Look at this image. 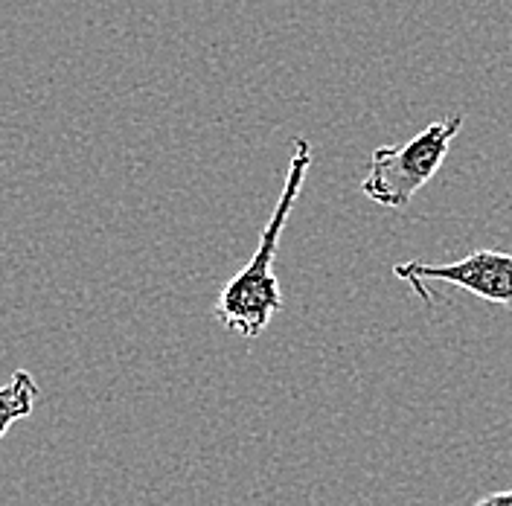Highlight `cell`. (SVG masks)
<instances>
[{
    "label": "cell",
    "mask_w": 512,
    "mask_h": 506,
    "mask_svg": "<svg viewBox=\"0 0 512 506\" xmlns=\"http://www.w3.org/2000/svg\"><path fill=\"white\" fill-rule=\"evenodd\" d=\"M315 163L312 146L306 137H297L291 143V160H288L286 184L277 198V207L271 213V219L265 224L259 245H256L251 262L224 285L219 300H216V320L224 329L242 335V338H259L271 317L283 309V294H280V283L274 274V259L280 251V236L286 230L291 210L300 198V190L306 184V175Z\"/></svg>",
    "instance_id": "cell-1"
},
{
    "label": "cell",
    "mask_w": 512,
    "mask_h": 506,
    "mask_svg": "<svg viewBox=\"0 0 512 506\" xmlns=\"http://www.w3.org/2000/svg\"><path fill=\"white\" fill-rule=\"evenodd\" d=\"M472 506H512V489H507V492H495V495H489V498H480L478 504Z\"/></svg>",
    "instance_id": "cell-5"
},
{
    "label": "cell",
    "mask_w": 512,
    "mask_h": 506,
    "mask_svg": "<svg viewBox=\"0 0 512 506\" xmlns=\"http://www.w3.org/2000/svg\"><path fill=\"white\" fill-rule=\"evenodd\" d=\"M38 396L41 390L27 370H15L6 384H0V440L18 419H27L35 411Z\"/></svg>",
    "instance_id": "cell-4"
},
{
    "label": "cell",
    "mask_w": 512,
    "mask_h": 506,
    "mask_svg": "<svg viewBox=\"0 0 512 506\" xmlns=\"http://www.w3.org/2000/svg\"><path fill=\"white\" fill-rule=\"evenodd\" d=\"M393 274L411 285L425 303H431L428 283H446L457 285L486 303L504 306L512 315V253L480 248V251L469 253L457 262H448V265L399 262V265H393Z\"/></svg>",
    "instance_id": "cell-3"
},
{
    "label": "cell",
    "mask_w": 512,
    "mask_h": 506,
    "mask_svg": "<svg viewBox=\"0 0 512 506\" xmlns=\"http://www.w3.org/2000/svg\"><path fill=\"white\" fill-rule=\"evenodd\" d=\"M463 117L451 114L437 120L414 140L399 146H379L367 163V175L361 178V192L390 210H402L411 204L416 192L422 190L448 158L451 140L460 134Z\"/></svg>",
    "instance_id": "cell-2"
}]
</instances>
